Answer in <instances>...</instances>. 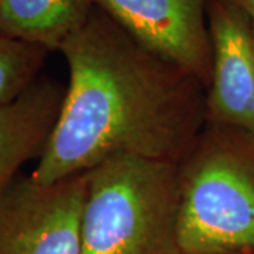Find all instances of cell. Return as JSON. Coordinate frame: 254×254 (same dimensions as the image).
Returning a JSON list of instances; mask_svg holds the SVG:
<instances>
[{
    "label": "cell",
    "mask_w": 254,
    "mask_h": 254,
    "mask_svg": "<svg viewBox=\"0 0 254 254\" xmlns=\"http://www.w3.org/2000/svg\"><path fill=\"white\" fill-rule=\"evenodd\" d=\"M82 254H184L178 164L115 157L86 171Z\"/></svg>",
    "instance_id": "3"
},
{
    "label": "cell",
    "mask_w": 254,
    "mask_h": 254,
    "mask_svg": "<svg viewBox=\"0 0 254 254\" xmlns=\"http://www.w3.org/2000/svg\"><path fill=\"white\" fill-rule=\"evenodd\" d=\"M206 120L254 137V31L235 0H209Z\"/></svg>",
    "instance_id": "6"
},
{
    "label": "cell",
    "mask_w": 254,
    "mask_h": 254,
    "mask_svg": "<svg viewBox=\"0 0 254 254\" xmlns=\"http://www.w3.org/2000/svg\"><path fill=\"white\" fill-rule=\"evenodd\" d=\"M86 173L54 184L14 180L0 196V254H82Z\"/></svg>",
    "instance_id": "4"
},
{
    "label": "cell",
    "mask_w": 254,
    "mask_h": 254,
    "mask_svg": "<svg viewBox=\"0 0 254 254\" xmlns=\"http://www.w3.org/2000/svg\"><path fill=\"white\" fill-rule=\"evenodd\" d=\"M184 254L254 253V137L206 120L178 164Z\"/></svg>",
    "instance_id": "2"
},
{
    "label": "cell",
    "mask_w": 254,
    "mask_h": 254,
    "mask_svg": "<svg viewBox=\"0 0 254 254\" xmlns=\"http://www.w3.org/2000/svg\"><path fill=\"white\" fill-rule=\"evenodd\" d=\"M237 4L243 9L247 17L250 20V24L254 31V0H235Z\"/></svg>",
    "instance_id": "10"
},
{
    "label": "cell",
    "mask_w": 254,
    "mask_h": 254,
    "mask_svg": "<svg viewBox=\"0 0 254 254\" xmlns=\"http://www.w3.org/2000/svg\"><path fill=\"white\" fill-rule=\"evenodd\" d=\"M250 254H254V253H250Z\"/></svg>",
    "instance_id": "11"
},
{
    "label": "cell",
    "mask_w": 254,
    "mask_h": 254,
    "mask_svg": "<svg viewBox=\"0 0 254 254\" xmlns=\"http://www.w3.org/2000/svg\"><path fill=\"white\" fill-rule=\"evenodd\" d=\"M208 1L95 0V4L141 46L208 88L212 71Z\"/></svg>",
    "instance_id": "5"
},
{
    "label": "cell",
    "mask_w": 254,
    "mask_h": 254,
    "mask_svg": "<svg viewBox=\"0 0 254 254\" xmlns=\"http://www.w3.org/2000/svg\"><path fill=\"white\" fill-rule=\"evenodd\" d=\"M95 6V0H0V34L60 50Z\"/></svg>",
    "instance_id": "8"
},
{
    "label": "cell",
    "mask_w": 254,
    "mask_h": 254,
    "mask_svg": "<svg viewBox=\"0 0 254 254\" xmlns=\"http://www.w3.org/2000/svg\"><path fill=\"white\" fill-rule=\"evenodd\" d=\"M65 91L63 83L43 76L0 106V196L23 164L43 155L60 118Z\"/></svg>",
    "instance_id": "7"
},
{
    "label": "cell",
    "mask_w": 254,
    "mask_h": 254,
    "mask_svg": "<svg viewBox=\"0 0 254 254\" xmlns=\"http://www.w3.org/2000/svg\"><path fill=\"white\" fill-rule=\"evenodd\" d=\"M60 51L69 82L34 181L54 184L125 155L180 164L206 123L203 82L98 6Z\"/></svg>",
    "instance_id": "1"
},
{
    "label": "cell",
    "mask_w": 254,
    "mask_h": 254,
    "mask_svg": "<svg viewBox=\"0 0 254 254\" xmlns=\"http://www.w3.org/2000/svg\"><path fill=\"white\" fill-rule=\"evenodd\" d=\"M48 53L46 47L0 34V106L36 81Z\"/></svg>",
    "instance_id": "9"
}]
</instances>
